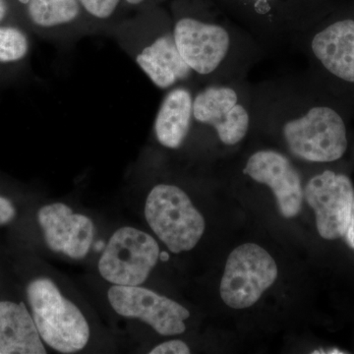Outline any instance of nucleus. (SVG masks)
I'll return each mask as SVG.
<instances>
[{"label":"nucleus","mask_w":354,"mask_h":354,"mask_svg":"<svg viewBox=\"0 0 354 354\" xmlns=\"http://www.w3.org/2000/svg\"><path fill=\"white\" fill-rule=\"evenodd\" d=\"M1 354H46L43 339L27 305L0 300Z\"/></svg>","instance_id":"nucleus-17"},{"label":"nucleus","mask_w":354,"mask_h":354,"mask_svg":"<svg viewBox=\"0 0 354 354\" xmlns=\"http://www.w3.org/2000/svg\"><path fill=\"white\" fill-rule=\"evenodd\" d=\"M31 51V32L24 24H0V87L22 73Z\"/></svg>","instance_id":"nucleus-18"},{"label":"nucleus","mask_w":354,"mask_h":354,"mask_svg":"<svg viewBox=\"0 0 354 354\" xmlns=\"http://www.w3.org/2000/svg\"><path fill=\"white\" fill-rule=\"evenodd\" d=\"M104 246V244L102 243V242H97V245H95V248H97V250H101V249Z\"/></svg>","instance_id":"nucleus-26"},{"label":"nucleus","mask_w":354,"mask_h":354,"mask_svg":"<svg viewBox=\"0 0 354 354\" xmlns=\"http://www.w3.org/2000/svg\"><path fill=\"white\" fill-rule=\"evenodd\" d=\"M266 50L291 41L315 25L301 0H221Z\"/></svg>","instance_id":"nucleus-7"},{"label":"nucleus","mask_w":354,"mask_h":354,"mask_svg":"<svg viewBox=\"0 0 354 354\" xmlns=\"http://www.w3.org/2000/svg\"><path fill=\"white\" fill-rule=\"evenodd\" d=\"M248 81L212 83L195 90L194 127L213 132L223 146L239 145L252 130Z\"/></svg>","instance_id":"nucleus-5"},{"label":"nucleus","mask_w":354,"mask_h":354,"mask_svg":"<svg viewBox=\"0 0 354 354\" xmlns=\"http://www.w3.org/2000/svg\"><path fill=\"white\" fill-rule=\"evenodd\" d=\"M17 208L12 200L0 194V227H6L15 221Z\"/></svg>","instance_id":"nucleus-20"},{"label":"nucleus","mask_w":354,"mask_h":354,"mask_svg":"<svg viewBox=\"0 0 354 354\" xmlns=\"http://www.w3.org/2000/svg\"><path fill=\"white\" fill-rule=\"evenodd\" d=\"M16 1H17L18 3L21 4V6H25L26 4H27L28 2L30 1V0H16Z\"/></svg>","instance_id":"nucleus-25"},{"label":"nucleus","mask_w":354,"mask_h":354,"mask_svg":"<svg viewBox=\"0 0 354 354\" xmlns=\"http://www.w3.org/2000/svg\"><path fill=\"white\" fill-rule=\"evenodd\" d=\"M312 66L339 82L354 85V19L344 18L310 28L292 39Z\"/></svg>","instance_id":"nucleus-10"},{"label":"nucleus","mask_w":354,"mask_h":354,"mask_svg":"<svg viewBox=\"0 0 354 354\" xmlns=\"http://www.w3.org/2000/svg\"><path fill=\"white\" fill-rule=\"evenodd\" d=\"M160 258V247L150 234L131 227L116 230L99 261L102 278L114 286H141Z\"/></svg>","instance_id":"nucleus-9"},{"label":"nucleus","mask_w":354,"mask_h":354,"mask_svg":"<svg viewBox=\"0 0 354 354\" xmlns=\"http://www.w3.org/2000/svg\"><path fill=\"white\" fill-rule=\"evenodd\" d=\"M25 7V26L48 39H71L88 32L81 27L79 0H30Z\"/></svg>","instance_id":"nucleus-16"},{"label":"nucleus","mask_w":354,"mask_h":354,"mask_svg":"<svg viewBox=\"0 0 354 354\" xmlns=\"http://www.w3.org/2000/svg\"><path fill=\"white\" fill-rule=\"evenodd\" d=\"M26 297L44 344L62 353H78L87 346L90 327L85 316L50 279H32Z\"/></svg>","instance_id":"nucleus-4"},{"label":"nucleus","mask_w":354,"mask_h":354,"mask_svg":"<svg viewBox=\"0 0 354 354\" xmlns=\"http://www.w3.org/2000/svg\"><path fill=\"white\" fill-rule=\"evenodd\" d=\"M108 297L116 313L144 321L158 334L176 335L185 332L184 321L189 318L190 312L153 290L140 286H113L109 288Z\"/></svg>","instance_id":"nucleus-13"},{"label":"nucleus","mask_w":354,"mask_h":354,"mask_svg":"<svg viewBox=\"0 0 354 354\" xmlns=\"http://www.w3.org/2000/svg\"><path fill=\"white\" fill-rule=\"evenodd\" d=\"M151 354H189L190 348L183 341H169L158 344L150 351Z\"/></svg>","instance_id":"nucleus-21"},{"label":"nucleus","mask_w":354,"mask_h":354,"mask_svg":"<svg viewBox=\"0 0 354 354\" xmlns=\"http://www.w3.org/2000/svg\"><path fill=\"white\" fill-rule=\"evenodd\" d=\"M129 6H141L142 3L146 2L147 0H125Z\"/></svg>","instance_id":"nucleus-24"},{"label":"nucleus","mask_w":354,"mask_h":354,"mask_svg":"<svg viewBox=\"0 0 354 354\" xmlns=\"http://www.w3.org/2000/svg\"><path fill=\"white\" fill-rule=\"evenodd\" d=\"M344 237L348 245L354 250V200L351 220H349L348 230H346V234H344Z\"/></svg>","instance_id":"nucleus-23"},{"label":"nucleus","mask_w":354,"mask_h":354,"mask_svg":"<svg viewBox=\"0 0 354 354\" xmlns=\"http://www.w3.org/2000/svg\"><path fill=\"white\" fill-rule=\"evenodd\" d=\"M197 88L181 84L165 91L153 127L156 140L164 148L179 150L189 138L194 128L193 102Z\"/></svg>","instance_id":"nucleus-15"},{"label":"nucleus","mask_w":354,"mask_h":354,"mask_svg":"<svg viewBox=\"0 0 354 354\" xmlns=\"http://www.w3.org/2000/svg\"><path fill=\"white\" fill-rule=\"evenodd\" d=\"M313 79L304 74L250 84L252 130L281 141L290 157L309 164L341 160L348 130L341 111L320 101Z\"/></svg>","instance_id":"nucleus-1"},{"label":"nucleus","mask_w":354,"mask_h":354,"mask_svg":"<svg viewBox=\"0 0 354 354\" xmlns=\"http://www.w3.org/2000/svg\"><path fill=\"white\" fill-rule=\"evenodd\" d=\"M172 26L179 53L199 85L247 80L268 53L243 26L221 12L177 13Z\"/></svg>","instance_id":"nucleus-2"},{"label":"nucleus","mask_w":354,"mask_h":354,"mask_svg":"<svg viewBox=\"0 0 354 354\" xmlns=\"http://www.w3.org/2000/svg\"><path fill=\"white\" fill-rule=\"evenodd\" d=\"M242 174L272 190L281 215L295 218L304 202L302 176L290 156L274 148H263L248 156Z\"/></svg>","instance_id":"nucleus-12"},{"label":"nucleus","mask_w":354,"mask_h":354,"mask_svg":"<svg viewBox=\"0 0 354 354\" xmlns=\"http://www.w3.org/2000/svg\"><path fill=\"white\" fill-rule=\"evenodd\" d=\"M111 34L160 90L167 91L181 84L199 87L196 76L177 48L171 18L135 21L120 26Z\"/></svg>","instance_id":"nucleus-3"},{"label":"nucleus","mask_w":354,"mask_h":354,"mask_svg":"<svg viewBox=\"0 0 354 354\" xmlns=\"http://www.w3.org/2000/svg\"><path fill=\"white\" fill-rule=\"evenodd\" d=\"M121 0H79L85 17L92 24L104 25L109 22L118 11Z\"/></svg>","instance_id":"nucleus-19"},{"label":"nucleus","mask_w":354,"mask_h":354,"mask_svg":"<svg viewBox=\"0 0 354 354\" xmlns=\"http://www.w3.org/2000/svg\"><path fill=\"white\" fill-rule=\"evenodd\" d=\"M8 23L20 22L11 18V8L8 0H0V24H8Z\"/></svg>","instance_id":"nucleus-22"},{"label":"nucleus","mask_w":354,"mask_h":354,"mask_svg":"<svg viewBox=\"0 0 354 354\" xmlns=\"http://www.w3.org/2000/svg\"><path fill=\"white\" fill-rule=\"evenodd\" d=\"M278 278V267L262 247L245 243L228 256L221 281V297L227 306H252Z\"/></svg>","instance_id":"nucleus-8"},{"label":"nucleus","mask_w":354,"mask_h":354,"mask_svg":"<svg viewBox=\"0 0 354 354\" xmlns=\"http://www.w3.org/2000/svg\"><path fill=\"white\" fill-rule=\"evenodd\" d=\"M147 223L172 253L190 251L205 232V220L190 198L174 184L153 187L145 205Z\"/></svg>","instance_id":"nucleus-6"},{"label":"nucleus","mask_w":354,"mask_h":354,"mask_svg":"<svg viewBox=\"0 0 354 354\" xmlns=\"http://www.w3.org/2000/svg\"><path fill=\"white\" fill-rule=\"evenodd\" d=\"M304 199L313 209L319 234L327 241L342 239L348 230L353 211V183L346 174L325 171L309 179Z\"/></svg>","instance_id":"nucleus-11"},{"label":"nucleus","mask_w":354,"mask_h":354,"mask_svg":"<svg viewBox=\"0 0 354 354\" xmlns=\"http://www.w3.org/2000/svg\"><path fill=\"white\" fill-rule=\"evenodd\" d=\"M39 227L50 250L72 259H82L94 241V223L87 216L74 214L64 203H53L38 212Z\"/></svg>","instance_id":"nucleus-14"}]
</instances>
